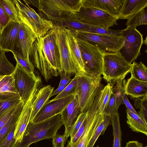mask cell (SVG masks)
Segmentation results:
<instances>
[{
	"label": "cell",
	"mask_w": 147,
	"mask_h": 147,
	"mask_svg": "<svg viewBox=\"0 0 147 147\" xmlns=\"http://www.w3.org/2000/svg\"><path fill=\"white\" fill-rule=\"evenodd\" d=\"M71 31L76 38L86 41L98 47L103 53L119 51L124 45V40L121 36L97 34L80 31Z\"/></svg>",
	"instance_id": "obj_8"
},
{
	"label": "cell",
	"mask_w": 147,
	"mask_h": 147,
	"mask_svg": "<svg viewBox=\"0 0 147 147\" xmlns=\"http://www.w3.org/2000/svg\"><path fill=\"white\" fill-rule=\"evenodd\" d=\"M111 123V117L104 115L102 121L88 140L86 147H93L99 136L104 134L107 128Z\"/></svg>",
	"instance_id": "obj_28"
},
{
	"label": "cell",
	"mask_w": 147,
	"mask_h": 147,
	"mask_svg": "<svg viewBox=\"0 0 147 147\" xmlns=\"http://www.w3.org/2000/svg\"><path fill=\"white\" fill-rule=\"evenodd\" d=\"M5 53H4L0 57V75H1L11 74L15 68L7 59Z\"/></svg>",
	"instance_id": "obj_39"
},
{
	"label": "cell",
	"mask_w": 147,
	"mask_h": 147,
	"mask_svg": "<svg viewBox=\"0 0 147 147\" xmlns=\"http://www.w3.org/2000/svg\"><path fill=\"white\" fill-rule=\"evenodd\" d=\"M53 29L59 50L60 73L63 72L70 75L80 73L68 45L66 28L63 26H53Z\"/></svg>",
	"instance_id": "obj_10"
},
{
	"label": "cell",
	"mask_w": 147,
	"mask_h": 147,
	"mask_svg": "<svg viewBox=\"0 0 147 147\" xmlns=\"http://www.w3.org/2000/svg\"><path fill=\"white\" fill-rule=\"evenodd\" d=\"M125 147H147L137 141H129L127 142Z\"/></svg>",
	"instance_id": "obj_48"
},
{
	"label": "cell",
	"mask_w": 147,
	"mask_h": 147,
	"mask_svg": "<svg viewBox=\"0 0 147 147\" xmlns=\"http://www.w3.org/2000/svg\"><path fill=\"white\" fill-rule=\"evenodd\" d=\"M101 76L94 78L84 73H80L75 94L78 97L80 113L90 110L101 87Z\"/></svg>",
	"instance_id": "obj_4"
},
{
	"label": "cell",
	"mask_w": 147,
	"mask_h": 147,
	"mask_svg": "<svg viewBox=\"0 0 147 147\" xmlns=\"http://www.w3.org/2000/svg\"><path fill=\"white\" fill-rule=\"evenodd\" d=\"M18 104L10 109L5 114L0 117V130L12 116L16 109Z\"/></svg>",
	"instance_id": "obj_46"
},
{
	"label": "cell",
	"mask_w": 147,
	"mask_h": 147,
	"mask_svg": "<svg viewBox=\"0 0 147 147\" xmlns=\"http://www.w3.org/2000/svg\"><path fill=\"white\" fill-rule=\"evenodd\" d=\"M146 7L142 9L127 19L126 23L127 27L136 28L142 25L147 24Z\"/></svg>",
	"instance_id": "obj_30"
},
{
	"label": "cell",
	"mask_w": 147,
	"mask_h": 147,
	"mask_svg": "<svg viewBox=\"0 0 147 147\" xmlns=\"http://www.w3.org/2000/svg\"><path fill=\"white\" fill-rule=\"evenodd\" d=\"M100 94L98 91L89 111L84 131L79 140L69 147H86L87 142L102 121L104 115L99 114L97 110L98 103Z\"/></svg>",
	"instance_id": "obj_13"
},
{
	"label": "cell",
	"mask_w": 147,
	"mask_h": 147,
	"mask_svg": "<svg viewBox=\"0 0 147 147\" xmlns=\"http://www.w3.org/2000/svg\"><path fill=\"white\" fill-rule=\"evenodd\" d=\"M63 125L61 113L38 123L29 122L21 142L17 143L16 147H29L41 140L52 138Z\"/></svg>",
	"instance_id": "obj_3"
},
{
	"label": "cell",
	"mask_w": 147,
	"mask_h": 147,
	"mask_svg": "<svg viewBox=\"0 0 147 147\" xmlns=\"http://www.w3.org/2000/svg\"><path fill=\"white\" fill-rule=\"evenodd\" d=\"M0 5L11 20L19 22L18 11L13 0H0Z\"/></svg>",
	"instance_id": "obj_34"
},
{
	"label": "cell",
	"mask_w": 147,
	"mask_h": 147,
	"mask_svg": "<svg viewBox=\"0 0 147 147\" xmlns=\"http://www.w3.org/2000/svg\"><path fill=\"white\" fill-rule=\"evenodd\" d=\"M55 63L60 69V59L59 50L54 31L52 28L44 35Z\"/></svg>",
	"instance_id": "obj_29"
},
{
	"label": "cell",
	"mask_w": 147,
	"mask_h": 147,
	"mask_svg": "<svg viewBox=\"0 0 147 147\" xmlns=\"http://www.w3.org/2000/svg\"><path fill=\"white\" fill-rule=\"evenodd\" d=\"M20 26L19 22L11 20L3 29L0 33V49L19 54Z\"/></svg>",
	"instance_id": "obj_14"
},
{
	"label": "cell",
	"mask_w": 147,
	"mask_h": 147,
	"mask_svg": "<svg viewBox=\"0 0 147 147\" xmlns=\"http://www.w3.org/2000/svg\"><path fill=\"white\" fill-rule=\"evenodd\" d=\"M22 100L18 94H0V117L10 109L18 104Z\"/></svg>",
	"instance_id": "obj_24"
},
{
	"label": "cell",
	"mask_w": 147,
	"mask_h": 147,
	"mask_svg": "<svg viewBox=\"0 0 147 147\" xmlns=\"http://www.w3.org/2000/svg\"><path fill=\"white\" fill-rule=\"evenodd\" d=\"M24 104L22 100L20 102L12 116L0 130V144L16 125Z\"/></svg>",
	"instance_id": "obj_26"
},
{
	"label": "cell",
	"mask_w": 147,
	"mask_h": 147,
	"mask_svg": "<svg viewBox=\"0 0 147 147\" xmlns=\"http://www.w3.org/2000/svg\"><path fill=\"white\" fill-rule=\"evenodd\" d=\"M114 137L113 147H121L122 132L118 111L111 117Z\"/></svg>",
	"instance_id": "obj_31"
},
{
	"label": "cell",
	"mask_w": 147,
	"mask_h": 147,
	"mask_svg": "<svg viewBox=\"0 0 147 147\" xmlns=\"http://www.w3.org/2000/svg\"><path fill=\"white\" fill-rule=\"evenodd\" d=\"M66 29L68 44L73 59L79 72L85 73L84 64L77 39L70 30Z\"/></svg>",
	"instance_id": "obj_23"
},
{
	"label": "cell",
	"mask_w": 147,
	"mask_h": 147,
	"mask_svg": "<svg viewBox=\"0 0 147 147\" xmlns=\"http://www.w3.org/2000/svg\"><path fill=\"white\" fill-rule=\"evenodd\" d=\"M127 120V123L133 131L141 132L147 135V123L138 114L130 110H126Z\"/></svg>",
	"instance_id": "obj_25"
},
{
	"label": "cell",
	"mask_w": 147,
	"mask_h": 147,
	"mask_svg": "<svg viewBox=\"0 0 147 147\" xmlns=\"http://www.w3.org/2000/svg\"><path fill=\"white\" fill-rule=\"evenodd\" d=\"M19 23V54L24 59L30 60V51L37 37L29 26L20 19Z\"/></svg>",
	"instance_id": "obj_17"
},
{
	"label": "cell",
	"mask_w": 147,
	"mask_h": 147,
	"mask_svg": "<svg viewBox=\"0 0 147 147\" xmlns=\"http://www.w3.org/2000/svg\"><path fill=\"white\" fill-rule=\"evenodd\" d=\"M16 125L0 144V147H16L17 143L14 138V134Z\"/></svg>",
	"instance_id": "obj_42"
},
{
	"label": "cell",
	"mask_w": 147,
	"mask_h": 147,
	"mask_svg": "<svg viewBox=\"0 0 147 147\" xmlns=\"http://www.w3.org/2000/svg\"><path fill=\"white\" fill-rule=\"evenodd\" d=\"M75 95L72 94L59 99L49 100L42 106L31 122H40L61 113Z\"/></svg>",
	"instance_id": "obj_15"
},
{
	"label": "cell",
	"mask_w": 147,
	"mask_h": 147,
	"mask_svg": "<svg viewBox=\"0 0 147 147\" xmlns=\"http://www.w3.org/2000/svg\"><path fill=\"white\" fill-rule=\"evenodd\" d=\"M142 97L135 98L134 105L140 109L138 115L147 123V95Z\"/></svg>",
	"instance_id": "obj_37"
},
{
	"label": "cell",
	"mask_w": 147,
	"mask_h": 147,
	"mask_svg": "<svg viewBox=\"0 0 147 147\" xmlns=\"http://www.w3.org/2000/svg\"><path fill=\"white\" fill-rule=\"evenodd\" d=\"M147 6V0H124L119 19H127Z\"/></svg>",
	"instance_id": "obj_22"
},
{
	"label": "cell",
	"mask_w": 147,
	"mask_h": 147,
	"mask_svg": "<svg viewBox=\"0 0 147 147\" xmlns=\"http://www.w3.org/2000/svg\"><path fill=\"white\" fill-rule=\"evenodd\" d=\"M80 76V73L75 74V77L65 89L60 94L57 95L53 100L63 98L72 94H75V92Z\"/></svg>",
	"instance_id": "obj_36"
},
{
	"label": "cell",
	"mask_w": 147,
	"mask_h": 147,
	"mask_svg": "<svg viewBox=\"0 0 147 147\" xmlns=\"http://www.w3.org/2000/svg\"><path fill=\"white\" fill-rule=\"evenodd\" d=\"M113 88L110 83L101 89L98 103V111L101 115H104L105 109L113 93Z\"/></svg>",
	"instance_id": "obj_27"
},
{
	"label": "cell",
	"mask_w": 147,
	"mask_h": 147,
	"mask_svg": "<svg viewBox=\"0 0 147 147\" xmlns=\"http://www.w3.org/2000/svg\"><path fill=\"white\" fill-rule=\"evenodd\" d=\"M12 75L16 88L21 100L25 103L36 85L41 82L40 77L30 74L17 63Z\"/></svg>",
	"instance_id": "obj_12"
},
{
	"label": "cell",
	"mask_w": 147,
	"mask_h": 147,
	"mask_svg": "<svg viewBox=\"0 0 147 147\" xmlns=\"http://www.w3.org/2000/svg\"><path fill=\"white\" fill-rule=\"evenodd\" d=\"M124 0H83L82 5L102 10L119 19Z\"/></svg>",
	"instance_id": "obj_18"
},
{
	"label": "cell",
	"mask_w": 147,
	"mask_h": 147,
	"mask_svg": "<svg viewBox=\"0 0 147 147\" xmlns=\"http://www.w3.org/2000/svg\"><path fill=\"white\" fill-rule=\"evenodd\" d=\"M54 87L47 85L39 88L33 102L29 122H31L44 105L51 97Z\"/></svg>",
	"instance_id": "obj_21"
},
{
	"label": "cell",
	"mask_w": 147,
	"mask_h": 147,
	"mask_svg": "<svg viewBox=\"0 0 147 147\" xmlns=\"http://www.w3.org/2000/svg\"><path fill=\"white\" fill-rule=\"evenodd\" d=\"M71 16L83 23L105 29L117 25L118 20L99 9L83 5L78 11Z\"/></svg>",
	"instance_id": "obj_9"
},
{
	"label": "cell",
	"mask_w": 147,
	"mask_h": 147,
	"mask_svg": "<svg viewBox=\"0 0 147 147\" xmlns=\"http://www.w3.org/2000/svg\"><path fill=\"white\" fill-rule=\"evenodd\" d=\"M67 85L59 86L56 89L52 92L51 96V97L54 95H57L60 94L65 89Z\"/></svg>",
	"instance_id": "obj_49"
},
{
	"label": "cell",
	"mask_w": 147,
	"mask_h": 147,
	"mask_svg": "<svg viewBox=\"0 0 147 147\" xmlns=\"http://www.w3.org/2000/svg\"><path fill=\"white\" fill-rule=\"evenodd\" d=\"M61 80L59 86L68 85L71 81L70 75L63 72L60 73Z\"/></svg>",
	"instance_id": "obj_47"
},
{
	"label": "cell",
	"mask_w": 147,
	"mask_h": 147,
	"mask_svg": "<svg viewBox=\"0 0 147 147\" xmlns=\"http://www.w3.org/2000/svg\"><path fill=\"white\" fill-rule=\"evenodd\" d=\"M5 52H6L3 50L0 49V57L3 54V53Z\"/></svg>",
	"instance_id": "obj_50"
},
{
	"label": "cell",
	"mask_w": 147,
	"mask_h": 147,
	"mask_svg": "<svg viewBox=\"0 0 147 147\" xmlns=\"http://www.w3.org/2000/svg\"><path fill=\"white\" fill-rule=\"evenodd\" d=\"M29 58L47 82L60 74V69L54 61L44 36L36 39L30 50Z\"/></svg>",
	"instance_id": "obj_2"
},
{
	"label": "cell",
	"mask_w": 147,
	"mask_h": 147,
	"mask_svg": "<svg viewBox=\"0 0 147 147\" xmlns=\"http://www.w3.org/2000/svg\"><path fill=\"white\" fill-rule=\"evenodd\" d=\"M19 17L35 34L37 37L44 36L53 26L52 22L45 20L30 6L19 0H13Z\"/></svg>",
	"instance_id": "obj_6"
},
{
	"label": "cell",
	"mask_w": 147,
	"mask_h": 147,
	"mask_svg": "<svg viewBox=\"0 0 147 147\" xmlns=\"http://www.w3.org/2000/svg\"><path fill=\"white\" fill-rule=\"evenodd\" d=\"M130 72L135 79L142 81L147 82V68L142 62H134L131 64Z\"/></svg>",
	"instance_id": "obj_33"
},
{
	"label": "cell",
	"mask_w": 147,
	"mask_h": 147,
	"mask_svg": "<svg viewBox=\"0 0 147 147\" xmlns=\"http://www.w3.org/2000/svg\"><path fill=\"white\" fill-rule=\"evenodd\" d=\"M80 113L78 97L75 94L73 98L61 113L65 129L73 125Z\"/></svg>",
	"instance_id": "obj_19"
},
{
	"label": "cell",
	"mask_w": 147,
	"mask_h": 147,
	"mask_svg": "<svg viewBox=\"0 0 147 147\" xmlns=\"http://www.w3.org/2000/svg\"><path fill=\"white\" fill-rule=\"evenodd\" d=\"M6 93L18 94L15 87L14 80L12 74L0 75V94Z\"/></svg>",
	"instance_id": "obj_32"
},
{
	"label": "cell",
	"mask_w": 147,
	"mask_h": 147,
	"mask_svg": "<svg viewBox=\"0 0 147 147\" xmlns=\"http://www.w3.org/2000/svg\"><path fill=\"white\" fill-rule=\"evenodd\" d=\"M118 111L117 107L116 96L115 93L113 92L105 109L104 115H108L111 117Z\"/></svg>",
	"instance_id": "obj_41"
},
{
	"label": "cell",
	"mask_w": 147,
	"mask_h": 147,
	"mask_svg": "<svg viewBox=\"0 0 147 147\" xmlns=\"http://www.w3.org/2000/svg\"><path fill=\"white\" fill-rule=\"evenodd\" d=\"M11 20L10 17L0 5V33Z\"/></svg>",
	"instance_id": "obj_45"
},
{
	"label": "cell",
	"mask_w": 147,
	"mask_h": 147,
	"mask_svg": "<svg viewBox=\"0 0 147 147\" xmlns=\"http://www.w3.org/2000/svg\"><path fill=\"white\" fill-rule=\"evenodd\" d=\"M41 84V82L36 85L29 98L25 103L19 117L14 134V137L17 143H20L22 141L24 133L29 122L33 102Z\"/></svg>",
	"instance_id": "obj_16"
},
{
	"label": "cell",
	"mask_w": 147,
	"mask_h": 147,
	"mask_svg": "<svg viewBox=\"0 0 147 147\" xmlns=\"http://www.w3.org/2000/svg\"><path fill=\"white\" fill-rule=\"evenodd\" d=\"M84 65L85 73L93 77L101 76L103 53L86 41L76 38Z\"/></svg>",
	"instance_id": "obj_7"
},
{
	"label": "cell",
	"mask_w": 147,
	"mask_h": 147,
	"mask_svg": "<svg viewBox=\"0 0 147 147\" xmlns=\"http://www.w3.org/2000/svg\"><path fill=\"white\" fill-rule=\"evenodd\" d=\"M102 74L107 82L124 78L130 72L132 65L129 64L119 52L104 53Z\"/></svg>",
	"instance_id": "obj_5"
},
{
	"label": "cell",
	"mask_w": 147,
	"mask_h": 147,
	"mask_svg": "<svg viewBox=\"0 0 147 147\" xmlns=\"http://www.w3.org/2000/svg\"><path fill=\"white\" fill-rule=\"evenodd\" d=\"M89 112V111L86 112L80 113L73 125L68 129H65L64 134L68 137L70 136V139L72 138L88 115Z\"/></svg>",
	"instance_id": "obj_35"
},
{
	"label": "cell",
	"mask_w": 147,
	"mask_h": 147,
	"mask_svg": "<svg viewBox=\"0 0 147 147\" xmlns=\"http://www.w3.org/2000/svg\"><path fill=\"white\" fill-rule=\"evenodd\" d=\"M124 79L123 78H121L118 79L116 81L115 88L116 92L115 93L116 96L117 107L118 110L120 105L123 104L121 96V87L123 84V80Z\"/></svg>",
	"instance_id": "obj_43"
},
{
	"label": "cell",
	"mask_w": 147,
	"mask_h": 147,
	"mask_svg": "<svg viewBox=\"0 0 147 147\" xmlns=\"http://www.w3.org/2000/svg\"><path fill=\"white\" fill-rule=\"evenodd\" d=\"M121 31L120 30H112L109 28L105 29L92 26L89 27L85 32L97 34L120 36Z\"/></svg>",
	"instance_id": "obj_40"
},
{
	"label": "cell",
	"mask_w": 147,
	"mask_h": 147,
	"mask_svg": "<svg viewBox=\"0 0 147 147\" xmlns=\"http://www.w3.org/2000/svg\"><path fill=\"white\" fill-rule=\"evenodd\" d=\"M13 54L17 63L30 74L35 75L34 74L35 67L30 60H28L24 59L18 53Z\"/></svg>",
	"instance_id": "obj_38"
},
{
	"label": "cell",
	"mask_w": 147,
	"mask_h": 147,
	"mask_svg": "<svg viewBox=\"0 0 147 147\" xmlns=\"http://www.w3.org/2000/svg\"><path fill=\"white\" fill-rule=\"evenodd\" d=\"M68 138L64 134L61 135L56 134L52 138L53 147H64Z\"/></svg>",
	"instance_id": "obj_44"
},
{
	"label": "cell",
	"mask_w": 147,
	"mask_h": 147,
	"mask_svg": "<svg viewBox=\"0 0 147 147\" xmlns=\"http://www.w3.org/2000/svg\"><path fill=\"white\" fill-rule=\"evenodd\" d=\"M124 40V45L119 52L130 64L135 62L140 53L143 44V35L136 28L127 27L120 33Z\"/></svg>",
	"instance_id": "obj_11"
},
{
	"label": "cell",
	"mask_w": 147,
	"mask_h": 147,
	"mask_svg": "<svg viewBox=\"0 0 147 147\" xmlns=\"http://www.w3.org/2000/svg\"><path fill=\"white\" fill-rule=\"evenodd\" d=\"M125 93L134 98L147 95V82L138 80L131 75L123 86Z\"/></svg>",
	"instance_id": "obj_20"
},
{
	"label": "cell",
	"mask_w": 147,
	"mask_h": 147,
	"mask_svg": "<svg viewBox=\"0 0 147 147\" xmlns=\"http://www.w3.org/2000/svg\"><path fill=\"white\" fill-rule=\"evenodd\" d=\"M28 5L36 7L43 19L53 23L71 17L78 11L83 0H23Z\"/></svg>",
	"instance_id": "obj_1"
}]
</instances>
